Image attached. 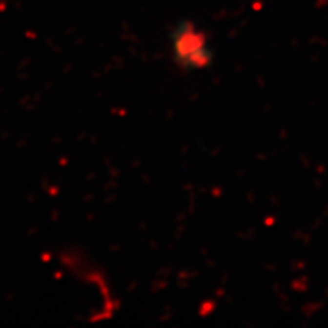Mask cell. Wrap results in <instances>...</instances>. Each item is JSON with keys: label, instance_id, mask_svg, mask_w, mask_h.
Returning <instances> with one entry per match:
<instances>
[{"label": "cell", "instance_id": "cell-1", "mask_svg": "<svg viewBox=\"0 0 328 328\" xmlns=\"http://www.w3.org/2000/svg\"><path fill=\"white\" fill-rule=\"evenodd\" d=\"M173 57L185 68H204L210 62V49L207 35L193 23L178 26L172 38Z\"/></svg>", "mask_w": 328, "mask_h": 328}]
</instances>
